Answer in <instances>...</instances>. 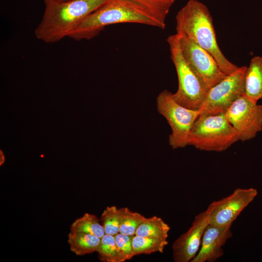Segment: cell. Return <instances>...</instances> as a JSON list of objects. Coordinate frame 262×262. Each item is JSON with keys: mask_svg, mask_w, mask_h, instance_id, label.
<instances>
[{"mask_svg": "<svg viewBox=\"0 0 262 262\" xmlns=\"http://www.w3.org/2000/svg\"><path fill=\"white\" fill-rule=\"evenodd\" d=\"M108 0L44 1V12L35 29V36L46 43H56L69 37L82 19Z\"/></svg>", "mask_w": 262, "mask_h": 262, "instance_id": "6da1fadb", "label": "cell"}, {"mask_svg": "<svg viewBox=\"0 0 262 262\" xmlns=\"http://www.w3.org/2000/svg\"><path fill=\"white\" fill-rule=\"evenodd\" d=\"M176 19V33L186 36L209 52L224 73L228 75L238 68L218 47L213 18L205 5L197 0H190L178 12Z\"/></svg>", "mask_w": 262, "mask_h": 262, "instance_id": "7a4b0ae2", "label": "cell"}, {"mask_svg": "<svg viewBox=\"0 0 262 262\" xmlns=\"http://www.w3.org/2000/svg\"><path fill=\"white\" fill-rule=\"evenodd\" d=\"M134 23L164 29V24L146 11L122 0H108L82 19L69 37L75 41L90 40L105 27L117 23Z\"/></svg>", "mask_w": 262, "mask_h": 262, "instance_id": "3957f363", "label": "cell"}, {"mask_svg": "<svg viewBox=\"0 0 262 262\" xmlns=\"http://www.w3.org/2000/svg\"><path fill=\"white\" fill-rule=\"evenodd\" d=\"M239 140L225 113L199 115L190 130L187 145L202 151L222 152Z\"/></svg>", "mask_w": 262, "mask_h": 262, "instance_id": "277c9868", "label": "cell"}, {"mask_svg": "<svg viewBox=\"0 0 262 262\" xmlns=\"http://www.w3.org/2000/svg\"><path fill=\"white\" fill-rule=\"evenodd\" d=\"M167 42L178 79V90L173 94V98L184 107L199 110L208 90L184 59L178 35L176 33L169 36Z\"/></svg>", "mask_w": 262, "mask_h": 262, "instance_id": "5b68a950", "label": "cell"}, {"mask_svg": "<svg viewBox=\"0 0 262 262\" xmlns=\"http://www.w3.org/2000/svg\"><path fill=\"white\" fill-rule=\"evenodd\" d=\"M157 108L169 125L171 133L168 142L173 149L183 148L192 127L200 115L199 110L187 108L179 104L174 98L173 93L164 90L157 96Z\"/></svg>", "mask_w": 262, "mask_h": 262, "instance_id": "8992f818", "label": "cell"}, {"mask_svg": "<svg viewBox=\"0 0 262 262\" xmlns=\"http://www.w3.org/2000/svg\"><path fill=\"white\" fill-rule=\"evenodd\" d=\"M247 67L243 66L210 88L199 109V115L225 113L233 103L244 93Z\"/></svg>", "mask_w": 262, "mask_h": 262, "instance_id": "52a82bcc", "label": "cell"}, {"mask_svg": "<svg viewBox=\"0 0 262 262\" xmlns=\"http://www.w3.org/2000/svg\"><path fill=\"white\" fill-rule=\"evenodd\" d=\"M177 34L184 59L208 90L227 76L209 52L186 36Z\"/></svg>", "mask_w": 262, "mask_h": 262, "instance_id": "ba28073f", "label": "cell"}, {"mask_svg": "<svg viewBox=\"0 0 262 262\" xmlns=\"http://www.w3.org/2000/svg\"><path fill=\"white\" fill-rule=\"evenodd\" d=\"M257 102L243 94L225 113L241 141L255 138L262 130V105Z\"/></svg>", "mask_w": 262, "mask_h": 262, "instance_id": "9c48e42d", "label": "cell"}, {"mask_svg": "<svg viewBox=\"0 0 262 262\" xmlns=\"http://www.w3.org/2000/svg\"><path fill=\"white\" fill-rule=\"evenodd\" d=\"M257 194L255 189H235L222 199L213 201L209 224L223 226L233 223L241 212L252 202Z\"/></svg>", "mask_w": 262, "mask_h": 262, "instance_id": "30bf717a", "label": "cell"}, {"mask_svg": "<svg viewBox=\"0 0 262 262\" xmlns=\"http://www.w3.org/2000/svg\"><path fill=\"white\" fill-rule=\"evenodd\" d=\"M212 207L197 214L187 231L180 236L173 243V259L175 262H191L197 254L202 238L209 223Z\"/></svg>", "mask_w": 262, "mask_h": 262, "instance_id": "8fae6325", "label": "cell"}, {"mask_svg": "<svg viewBox=\"0 0 262 262\" xmlns=\"http://www.w3.org/2000/svg\"><path fill=\"white\" fill-rule=\"evenodd\" d=\"M233 223L223 226L209 223L204 231L201 248L191 262H214L224 255L223 246L232 237Z\"/></svg>", "mask_w": 262, "mask_h": 262, "instance_id": "7c38bea8", "label": "cell"}, {"mask_svg": "<svg viewBox=\"0 0 262 262\" xmlns=\"http://www.w3.org/2000/svg\"><path fill=\"white\" fill-rule=\"evenodd\" d=\"M244 95L256 101L262 99V56L252 58L246 68Z\"/></svg>", "mask_w": 262, "mask_h": 262, "instance_id": "4fadbf2b", "label": "cell"}, {"mask_svg": "<svg viewBox=\"0 0 262 262\" xmlns=\"http://www.w3.org/2000/svg\"><path fill=\"white\" fill-rule=\"evenodd\" d=\"M100 238L94 235L70 231L67 242L70 250L77 256L97 252Z\"/></svg>", "mask_w": 262, "mask_h": 262, "instance_id": "5bb4252c", "label": "cell"}, {"mask_svg": "<svg viewBox=\"0 0 262 262\" xmlns=\"http://www.w3.org/2000/svg\"><path fill=\"white\" fill-rule=\"evenodd\" d=\"M148 13L164 25L173 1L166 0H122Z\"/></svg>", "mask_w": 262, "mask_h": 262, "instance_id": "9a60e30c", "label": "cell"}, {"mask_svg": "<svg viewBox=\"0 0 262 262\" xmlns=\"http://www.w3.org/2000/svg\"><path fill=\"white\" fill-rule=\"evenodd\" d=\"M169 225L156 215L147 218L136 230L135 235L167 239Z\"/></svg>", "mask_w": 262, "mask_h": 262, "instance_id": "2e32d148", "label": "cell"}, {"mask_svg": "<svg viewBox=\"0 0 262 262\" xmlns=\"http://www.w3.org/2000/svg\"><path fill=\"white\" fill-rule=\"evenodd\" d=\"M167 239L134 235L132 241L134 256L141 254L163 253L168 245Z\"/></svg>", "mask_w": 262, "mask_h": 262, "instance_id": "e0dca14e", "label": "cell"}, {"mask_svg": "<svg viewBox=\"0 0 262 262\" xmlns=\"http://www.w3.org/2000/svg\"><path fill=\"white\" fill-rule=\"evenodd\" d=\"M100 221L96 215L85 213L72 224L70 231L87 233L101 238L105 232Z\"/></svg>", "mask_w": 262, "mask_h": 262, "instance_id": "ac0fdd59", "label": "cell"}, {"mask_svg": "<svg viewBox=\"0 0 262 262\" xmlns=\"http://www.w3.org/2000/svg\"><path fill=\"white\" fill-rule=\"evenodd\" d=\"M121 219L119 232L127 235H135L139 226L146 220L141 213L132 211L127 207L121 208Z\"/></svg>", "mask_w": 262, "mask_h": 262, "instance_id": "d6986e66", "label": "cell"}, {"mask_svg": "<svg viewBox=\"0 0 262 262\" xmlns=\"http://www.w3.org/2000/svg\"><path fill=\"white\" fill-rule=\"evenodd\" d=\"M121 219L120 208L115 206H108L102 212L100 220L105 234L115 235L119 232Z\"/></svg>", "mask_w": 262, "mask_h": 262, "instance_id": "ffe728a7", "label": "cell"}, {"mask_svg": "<svg viewBox=\"0 0 262 262\" xmlns=\"http://www.w3.org/2000/svg\"><path fill=\"white\" fill-rule=\"evenodd\" d=\"M97 252L103 262H117L118 251L114 235L105 234L101 238Z\"/></svg>", "mask_w": 262, "mask_h": 262, "instance_id": "44dd1931", "label": "cell"}, {"mask_svg": "<svg viewBox=\"0 0 262 262\" xmlns=\"http://www.w3.org/2000/svg\"><path fill=\"white\" fill-rule=\"evenodd\" d=\"M134 235L119 232L115 235L118 251L117 262H124L134 256L132 241Z\"/></svg>", "mask_w": 262, "mask_h": 262, "instance_id": "7402d4cb", "label": "cell"}, {"mask_svg": "<svg viewBox=\"0 0 262 262\" xmlns=\"http://www.w3.org/2000/svg\"><path fill=\"white\" fill-rule=\"evenodd\" d=\"M5 161V156L1 150H0V165H1Z\"/></svg>", "mask_w": 262, "mask_h": 262, "instance_id": "603a6c76", "label": "cell"}, {"mask_svg": "<svg viewBox=\"0 0 262 262\" xmlns=\"http://www.w3.org/2000/svg\"><path fill=\"white\" fill-rule=\"evenodd\" d=\"M47 0H59V1H65V0H44V1H47Z\"/></svg>", "mask_w": 262, "mask_h": 262, "instance_id": "cb8c5ba5", "label": "cell"}, {"mask_svg": "<svg viewBox=\"0 0 262 262\" xmlns=\"http://www.w3.org/2000/svg\"><path fill=\"white\" fill-rule=\"evenodd\" d=\"M166 0L172 1H173V2H174V1H175V0Z\"/></svg>", "mask_w": 262, "mask_h": 262, "instance_id": "d4e9b609", "label": "cell"}]
</instances>
